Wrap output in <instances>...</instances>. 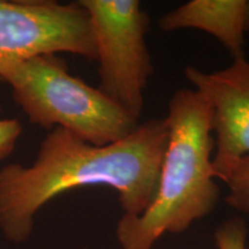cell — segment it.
Wrapping results in <instances>:
<instances>
[{
    "label": "cell",
    "instance_id": "7",
    "mask_svg": "<svg viewBox=\"0 0 249 249\" xmlns=\"http://www.w3.org/2000/svg\"><path fill=\"white\" fill-rule=\"evenodd\" d=\"M247 0H192L158 20L163 31L198 29L222 43L233 60L244 58Z\"/></svg>",
    "mask_w": 249,
    "mask_h": 249
},
{
    "label": "cell",
    "instance_id": "2",
    "mask_svg": "<svg viewBox=\"0 0 249 249\" xmlns=\"http://www.w3.org/2000/svg\"><path fill=\"white\" fill-rule=\"evenodd\" d=\"M165 120L169 139L157 192L144 213L120 218L116 234L121 249H152L164 233L185 232L213 213L219 201L211 160L210 105L196 90L178 89L171 96Z\"/></svg>",
    "mask_w": 249,
    "mask_h": 249
},
{
    "label": "cell",
    "instance_id": "10",
    "mask_svg": "<svg viewBox=\"0 0 249 249\" xmlns=\"http://www.w3.org/2000/svg\"><path fill=\"white\" fill-rule=\"evenodd\" d=\"M0 111H1V105H0ZM22 130V124L15 118L11 119L0 118V160L12 155Z\"/></svg>",
    "mask_w": 249,
    "mask_h": 249
},
{
    "label": "cell",
    "instance_id": "6",
    "mask_svg": "<svg viewBox=\"0 0 249 249\" xmlns=\"http://www.w3.org/2000/svg\"><path fill=\"white\" fill-rule=\"evenodd\" d=\"M183 73L210 105L216 150L213 167L218 179L226 167L249 155V61L234 59L213 73L187 66Z\"/></svg>",
    "mask_w": 249,
    "mask_h": 249
},
{
    "label": "cell",
    "instance_id": "3",
    "mask_svg": "<svg viewBox=\"0 0 249 249\" xmlns=\"http://www.w3.org/2000/svg\"><path fill=\"white\" fill-rule=\"evenodd\" d=\"M0 82L11 87L13 99L31 124L62 128L92 145L116 143L139 126L98 88L71 75L66 61L55 54L4 65Z\"/></svg>",
    "mask_w": 249,
    "mask_h": 249
},
{
    "label": "cell",
    "instance_id": "9",
    "mask_svg": "<svg viewBox=\"0 0 249 249\" xmlns=\"http://www.w3.org/2000/svg\"><path fill=\"white\" fill-rule=\"evenodd\" d=\"M247 224L240 217L224 220L214 232V242L218 249H247Z\"/></svg>",
    "mask_w": 249,
    "mask_h": 249
},
{
    "label": "cell",
    "instance_id": "4",
    "mask_svg": "<svg viewBox=\"0 0 249 249\" xmlns=\"http://www.w3.org/2000/svg\"><path fill=\"white\" fill-rule=\"evenodd\" d=\"M88 12L95 38L99 86L134 119L144 107V90L154 73L145 35L149 15L138 0H79Z\"/></svg>",
    "mask_w": 249,
    "mask_h": 249
},
{
    "label": "cell",
    "instance_id": "1",
    "mask_svg": "<svg viewBox=\"0 0 249 249\" xmlns=\"http://www.w3.org/2000/svg\"><path fill=\"white\" fill-rule=\"evenodd\" d=\"M167 139L165 118L139 124L128 136L103 147L58 127L50 130L30 166L0 169L2 235L13 244L27 241L43 205L86 186L114 189L124 216H140L155 198Z\"/></svg>",
    "mask_w": 249,
    "mask_h": 249
},
{
    "label": "cell",
    "instance_id": "11",
    "mask_svg": "<svg viewBox=\"0 0 249 249\" xmlns=\"http://www.w3.org/2000/svg\"><path fill=\"white\" fill-rule=\"evenodd\" d=\"M246 31L249 33V0L246 1Z\"/></svg>",
    "mask_w": 249,
    "mask_h": 249
},
{
    "label": "cell",
    "instance_id": "5",
    "mask_svg": "<svg viewBox=\"0 0 249 249\" xmlns=\"http://www.w3.org/2000/svg\"><path fill=\"white\" fill-rule=\"evenodd\" d=\"M58 52L97 61L89 14L79 1L0 0V67Z\"/></svg>",
    "mask_w": 249,
    "mask_h": 249
},
{
    "label": "cell",
    "instance_id": "8",
    "mask_svg": "<svg viewBox=\"0 0 249 249\" xmlns=\"http://www.w3.org/2000/svg\"><path fill=\"white\" fill-rule=\"evenodd\" d=\"M227 185L225 202L233 209L249 214V155L235 160L218 177Z\"/></svg>",
    "mask_w": 249,
    "mask_h": 249
}]
</instances>
